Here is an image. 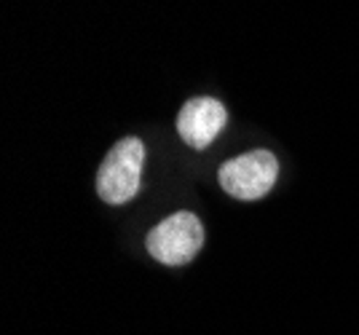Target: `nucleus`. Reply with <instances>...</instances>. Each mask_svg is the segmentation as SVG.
Instances as JSON below:
<instances>
[{"instance_id":"obj_2","label":"nucleus","mask_w":359,"mask_h":335,"mask_svg":"<svg viewBox=\"0 0 359 335\" xmlns=\"http://www.w3.org/2000/svg\"><path fill=\"white\" fill-rule=\"evenodd\" d=\"M279 177V161L271 151H250L236 158L225 161L217 180L228 196L241 201H257L276 185Z\"/></svg>"},{"instance_id":"obj_1","label":"nucleus","mask_w":359,"mask_h":335,"mask_svg":"<svg viewBox=\"0 0 359 335\" xmlns=\"http://www.w3.org/2000/svg\"><path fill=\"white\" fill-rule=\"evenodd\" d=\"M145 167V142L140 137H123L113 145L97 172V193L105 204L121 207L140 191Z\"/></svg>"},{"instance_id":"obj_3","label":"nucleus","mask_w":359,"mask_h":335,"mask_svg":"<svg viewBox=\"0 0 359 335\" xmlns=\"http://www.w3.org/2000/svg\"><path fill=\"white\" fill-rule=\"evenodd\" d=\"M148 252L164 266H185L204 244V226L194 212H175L148 233Z\"/></svg>"},{"instance_id":"obj_4","label":"nucleus","mask_w":359,"mask_h":335,"mask_svg":"<svg viewBox=\"0 0 359 335\" xmlns=\"http://www.w3.org/2000/svg\"><path fill=\"white\" fill-rule=\"evenodd\" d=\"M228 113L225 105L215 97H194L188 100L177 116V132L185 145L196 151L207 148L215 142V137L223 132Z\"/></svg>"}]
</instances>
